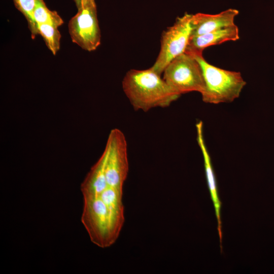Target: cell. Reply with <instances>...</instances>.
I'll use <instances>...</instances> for the list:
<instances>
[{"mask_svg": "<svg viewBox=\"0 0 274 274\" xmlns=\"http://www.w3.org/2000/svg\"><path fill=\"white\" fill-rule=\"evenodd\" d=\"M239 12L229 9L217 14L198 13L192 14L190 37L216 31L235 24L234 19Z\"/></svg>", "mask_w": 274, "mask_h": 274, "instance_id": "ba28073f", "label": "cell"}, {"mask_svg": "<svg viewBox=\"0 0 274 274\" xmlns=\"http://www.w3.org/2000/svg\"><path fill=\"white\" fill-rule=\"evenodd\" d=\"M68 28L71 40L82 49L93 51L100 45L101 33L94 0H87L71 18Z\"/></svg>", "mask_w": 274, "mask_h": 274, "instance_id": "277c9868", "label": "cell"}, {"mask_svg": "<svg viewBox=\"0 0 274 274\" xmlns=\"http://www.w3.org/2000/svg\"><path fill=\"white\" fill-rule=\"evenodd\" d=\"M122 88L133 109L145 112L167 107L181 96L150 67L128 71L123 79Z\"/></svg>", "mask_w": 274, "mask_h": 274, "instance_id": "6da1fadb", "label": "cell"}, {"mask_svg": "<svg viewBox=\"0 0 274 274\" xmlns=\"http://www.w3.org/2000/svg\"><path fill=\"white\" fill-rule=\"evenodd\" d=\"M107 149L87 175L81 185L83 198L99 196L108 186L106 177L105 166L107 157Z\"/></svg>", "mask_w": 274, "mask_h": 274, "instance_id": "8fae6325", "label": "cell"}, {"mask_svg": "<svg viewBox=\"0 0 274 274\" xmlns=\"http://www.w3.org/2000/svg\"><path fill=\"white\" fill-rule=\"evenodd\" d=\"M196 129L197 142L203 155L207 183L211 199L215 210V214L218 222V231L220 237L221 249L222 250V234L220 217L221 202L218 196L216 178L212 165L211 159L204 142L203 132V123L202 121H199L196 124Z\"/></svg>", "mask_w": 274, "mask_h": 274, "instance_id": "30bf717a", "label": "cell"}, {"mask_svg": "<svg viewBox=\"0 0 274 274\" xmlns=\"http://www.w3.org/2000/svg\"><path fill=\"white\" fill-rule=\"evenodd\" d=\"M81 221L91 241L98 247L106 248L116 241L108 209L99 196L84 198Z\"/></svg>", "mask_w": 274, "mask_h": 274, "instance_id": "8992f818", "label": "cell"}, {"mask_svg": "<svg viewBox=\"0 0 274 274\" xmlns=\"http://www.w3.org/2000/svg\"><path fill=\"white\" fill-rule=\"evenodd\" d=\"M239 39V29L235 24L204 35L191 37L184 53L194 55L202 54L210 46Z\"/></svg>", "mask_w": 274, "mask_h": 274, "instance_id": "9c48e42d", "label": "cell"}, {"mask_svg": "<svg viewBox=\"0 0 274 274\" xmlns=\"http://www.w3.org/2000/svg\"><path fill=\"white\" fill-rule=\"evenodd\" d=\"M87 0H74L76 6L78 9Z\"/></svg>", "mask_w": 274, "mask_h": 274, "instance_id": "9a60e30c", "label": "cell"}, {"mask_svg": "<svg viewBox=\"0 0 274 274\" xmlns=\"http://www.w3.org/2000/svg\"><path fill=\"white\" fill-rule=\"evenodd\" d=\"M40 0H13L15 7L25 17L31 33L32 39L38 35L37 26L34 21L33 13Z\"/></svg>", "mask_w": 274, "mask_h": 274, "instance_id": "5bb4252c", "label": "cell"}, {"mask_svg": "<svg viewBox=\"0 0 274 274\" xmlns=\"http://www.w3.org/2000/svg\"><path fill=\"white\" fill-rule=\"evenodd\" d=\"M193 56L203 70L206 88L201 95L204 102L212 104L230 102L239 96L246 84L239 72L212 65L205 60L202 54Z\"/></svg>", "mask_w": 274, "mask_h": 274, "instance_id": "7a4b0ae2", "label": "cell"}, {"mask_svg": "<svg viewBox=\"0 0 274 274\" xmlns=\"http://www.w3.org/2000/svg\"><path fill=\"white\" fill-rule=\"evenodd\" d=\"M58 28L49 24L37 25L38 35L42 36L47 48L54 55L59 50L60 46L61 34Z\"/></svg>", "mask_w": 274, "mask_h": 274, "instance_id": "4fadbf2b", "label": "cell"}, {"mask_svg": "<svg viewBox=\"0 0 274 274\" xmlns=\"http://www.w3.org/2000/svg\"><path fill=\"white\" fill-rule=\"evenodd\" d=\"M191 16L185 13L178 17L174 24L162 32L158 55L150 67L158 74L161 75L173 59L184 53L190 37Z\"/></svg>", "mask_w": 274, "mask_h": 274, "instance_id": "5b68a950", "label": "cell"}, {"mask_svg": "<svg viewBox=\"0 0 274 274\" xmlns=\"http://www.w3.org/2000/svg\"><path fill=\"white\" fill-rule=\"evenodd\" d=\"M163 78L177 93L181 95L196 91L202 94L206 84L202 68L193 55L183 53L165 67Z\"/></svg>", "mask_w": 274, "mask_h": 274, "instance_id": "3957f363", "label": "cell"}, {"mask_svg": "<svg viewBox=\"0 0 274 274\" xmlns=\"http://www.w3.org/2000/svg\"><path fill=\"white\" fill-rule=\"evenodd\" d=\"M33 18L37 26L38 24H49L59 27L64 23L57 12L49 9L43 0L38 2L33 13Z\"/></svg>", "mask_w": 274, "mask_h": 274, "instance_id": "7c38bea8", "label": "cell"}, {"mask_svg": "<svg viewBox=\"0 0 274 274\" xmlns=\"http://www.w3.org/2000/svg\"><path fill=\"white\" fill-rule=\"evenodd\" d=\"M105 147L108 151L105 166L108 185L123 190L129 165L127 144L122 131L118 128L112 129Z\"/></svg>", "mask_w": 274, "mask_h": 274, "instance_id": "52a82bcc", "label": "cell"}]
</instances>
